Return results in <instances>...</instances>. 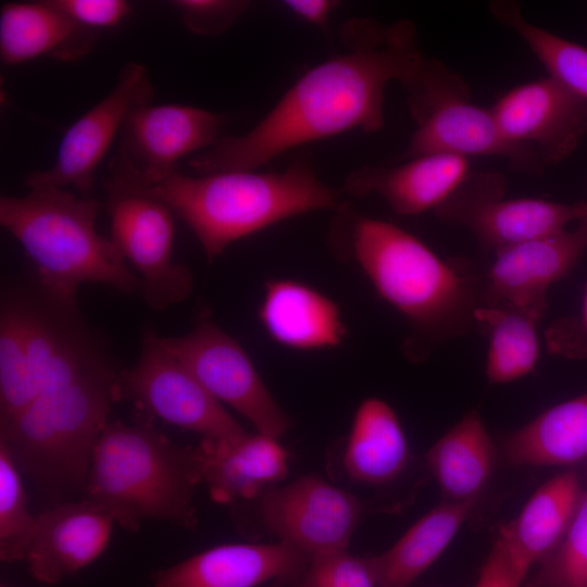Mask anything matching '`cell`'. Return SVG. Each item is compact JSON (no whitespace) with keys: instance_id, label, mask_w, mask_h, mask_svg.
I'll list each match as a JSON object with an SVG mask.
<instances>
[{"instance_id":"cell-1","label":"cell","mask_w":587,"mask_h":587,"mask_svg":"<svg viewBox=\"0 0 587 587\" xmlns=\"http://www.w3.org/2000/svg\"><path fill=\"white\" fill-rule=\"evenodd\" d=\"M355 47L304 73L248 133L221 137L189 160L200 174L253 171L295 147L344 132H377L384 126L385 90L405 86L424 55L415 25L388 28L362 23Z\"/></svg>"},{"instance_id":"cell-2","label":"cell","mask_w":587,"mask_h":587,"mask_svg":"<svg viewBox=\"0 0 587 587\" xmlns=\"http://www.w3.org/2000/svg\"><path fill=\"white\" fill-rule=\"evenodd\" d=\"M335 253L354 262L377 294L407 320L405 353L423 359L438 342L476 326L483 283L466 266L441 259L405 229L338 207Z\"/></svg>"},{"instance_id":"cell-3","label":"cell","mask_w":587,"mask_h":587,"mask_svg":"<svg viewBox=\"0 0 587 587\" xmlns=\"http://www.w3.org/2000/svg\"><path fill=\"white\" fill-rule=\"evenodd\" d=\"M109 179L166 204L198 238L209 262L233 242L283 220L339 207L338 192L301 160L275 173L237 170L189 176L176 172L148 187Z\"/></svg>"},{"instance_id":"cell-4","label":"cell","mask_w":587,"mask_h":587,"mask_svg":"<svg viewBox=\"0 0 587 587\" xmlns=\"http://www.w3.org/2000/svg\"><path fill=\"white\" fill-rule=\"evenodd\" d=\"M113 361L76 302L5 287L0 307V425L37 397Z\"/></svg>"},{"instance_id":"cell-5","label":"cell","mask_w":587,"mask_h":587,"mask_svg":"<svg viewBox=\"0 0 587 587\" xmlns=\"http://www.w3.org/2000/svg\"><path fill=\"white\" fill-rule=\"evenodd\" d=\"M199 483L196 448L175 445L148 422L114 421L96 442L85 486L88 500L137 532L146 520L193 528Z\"/></svg>"},{"instance_id":"cell-6","label":"cell","mask_w":587,"mask_h":587,"mask_svg":"<svg viewBox=\"0 0 587 587\" xmlns=\"http://www.w3.org/2000/svg\"><path fill=\"white\" fill-rule=\"evenodd\" d=\"M101 204L61 188H35L24 197L0 199V224L23 247L50 295L76 302L78 287L102 284L140 294L141 280L111 238L96 223Z\"/></svg>"},{"instance_id":"cell-7","label":"cell","mask_w":587,"mask_h":587,"mask_svg":"<svg viewBox=\"0 0 587 587\" xmlns=\"http://www.w3.org/2000/svg\"><path fill=\"white\" fill-rule=\"evenodd\" d=\"M114 361L40 395L0 425V444L18 471L50 494L86 485L92 452L120 398Z\"/></svg>"},{"instance_id":"cell-8","label":"cell","mask_w":587,"mask_h":587,"mask_svg":"<svg viewBox=\"0 0 587 587\" xmlns=\"http://www.w3.org/2000/svg\"><path fill=\"white\" fill-rule=\"evenodd\" d=\"M403 89L416 123L405 159L429 153L494 155L507 159L512 170L542 173L537 152L507 139L490 109L473 104L465 82L437 59L425 57Z\"/></svg>"},{"instance_id":"cell-9","label":"cell","mask_w":587,"mask_h":587,"mask_svg":"<svg viewBox=\"0 0 587 587\" xmlns=\"http://www.w3.org/2000/svg\"><path fill=\"white\" fill-rule=\"evenodd\" d=\"M160 340L216 400L240 413L259 433L278 438L290 428V419L247 352L209 315L202 313L187 334L160 336Z\"/></svg>"},{"instance_id":"cell-10","label":"cell","mask_w":587,"mask_h":587,"mask_svg":"<svg viewBox=\"0 0 587 587\" xmlns=\"http://www.w3.org/2000/svg\"><path fill=\"white\" fill-rule=\"evenodd\" d=\"M111 239L141 280L140 296L155 311L184 301L191 292L189 268L173 262V212L162 201L107 179Z\"/></svg>"},{"instance_id":"cell-11","label":"cell","mask_w":587,"mask_h":587,"mask_svg":"<svg viewBox=\"0 0 587 587\" xmlns=\"http://www.w3.org/2000/svg\"><path fill=\"white\" fill-rule=\"evenodd\" d=\"M224 124L222 114L197 107H136L121 128L110 178L134 187L157 185L178 172L180 159L215 143Z\"/></svg>"},{"instance_id":"cell-12","label":"cell","mask_w":587,"mask_h":587,"mask_svg":"<svg viewBox=\"0 0 587 587\" xmlns=\"http://www.w3.org/2000/svg\"><path fill=\"white\" fill-rule=\"evenodd\" d=\"M118 395L151 415L203 437H237L247 433L195 375L165 350L150 326L142 332L137 363L121 371Z\"/></svg>"},{"instance_id":"cell-13","label":"cell","mask_w":587,"mask_h":587,"mask_svg":"<svg viewBox=\"0 0 587 587\" xmlns=\"http://www.w3.org/2000/svg\"><path fill=\"white\" fill-rule=\"evenodd\" d=\"M505 179L497 172L470 177L438 209L437 216L467 227L495 253L555 234L587 215V202L562 203L535 198L505 199Z\"/></svg>"},{"instance_id":"cell-14","label":"cell","mask_w":587,"mask_h":587,"mask_svg":"<svg viewBox=\"0 0 587 587\" xmlns=\"http://www.w3.org/2000/svg\"><path fill=\"white\" fill-rule=\"evenodd\" d=\"M152 97L146 67L137 62L125 64L110 93L67 128L54 164L29 173L25 184L30 189L73 186L83 197H89L96 171L125 118L134 108L150 103Z\"/></svg>"},{"instance_id":"cell-15","label":"cell","mask_w":587,"mask_h":587,"mask_svg":"<svg viewBox=\"0 0 587 587\" xmlns=\"http://www.w3.org/2000/svg\"><path fill=\"white\" fill-rule=\"evenodd\" d=\"M259 511L270 533L310 559L346 550L362 512L354 496L315 476L268 487Z\"/></svg>"},{"instance_id":"cell-16","label":"cell","mask_w":587,"mask_h":587,"mask_svg":"<svg viewBox=\"0 0 587 587\" xmlns=\"http://www.w3.org/2000/svg\"><path fill=\"white\" fill-rule=\"evenodd\" d=\"M587 251V226L566 229L498 251L482 290V304L504 305L541 320L549 287L564 278Z\"/></svg>"},{"instance_id":"cell-17","label":"cell","mask_w":587,"mask_h":587,"mask_svg":"<svg viewBox=\"0 0 587 587\" xmlns=\"http://www.w3.org/2000/svg\"><path fill=\"white\" fill-rule=\"evenodd\" d=\"M503 136L544 165L564 160L587 134V100L550 78L520 85L489 108Z\"/></svg>"},{"instance_id":"cell-18","label":"cell","mask_w":587,"mask_h":587,"mask_svg":"<svg viewBox=\"0 0 587 587\" xmlns=\"http://www.w3.org/2000/svg\"><path fill=\"white\" fill-rule=\"evenodd\" d=\"M113 523L104 509L87 498L38 515L26 558L34 578L54 585L92 563L107 548Z\"/></svg>"},{"instance_id":"cell-19","label":"cell","mask_w":587,"mask_h":587,"mask_svg":"<svg viewBox=\"0 0 587 587\" xmlns=\"http://www.w3.org/2000/svg\"><path fill=\"white\" fill-rule=\"evenodd\" d=\"M309 560L283 541L222 545L159 572L153 587H255L273 578L299 576Z\"/></svg>"},{"instance_id":"cell-20","label":"cell","mask_w":587,"mask_h":587,"mask_svg":"<svg viewBox=\"0 0 587 587\" xmlns=\"http://www.w3.org/2000/svg\"><path fill=\"white\" fill-rule=\"evenodd\" d=\"M467 158L429 153L394 167L363 166L345 182L357 197L378 195L400 215H416L442 205L470 177Z\"/></svg>"},{"instance_id":"cell-21","label":"cell","mask_w":587,"mask_h":587,"mask_svg":"<svg viewBox=\"0 0 587 587\" xmlns=\"http://www.w3.org/2000/svg\"><path fill=\"white\" fill-rule=\"evenodd\" d=\"M277 438L262 433L237 437H203L196 447L201 482L218 503L260 496L285 478L287 453Z\"/></svg>"},{"instance_id":"cell-22","label":"cell","mask_w":587,"mask_h":587,"mask_svg":"<svg viewBox=\"0 0 587 587\" xmlns=\"http://www.w3.org/2000/svg\"><path fill=\"white\" fill-rule=\"evenodd\" d=\"M259 317L270 337L292 349L334 348L347 335L338 304L296 280H268Z\"/></svg>"},{"instance_id":"cell-23","label":"cell","mask_w":587,"mask_h":587,"mask_svg":"<svg viewBox=\"0 0 587 587\" xmlns=\"http://www.w3.org/2000/svg\"><path fill=\"white\" fill-rule=\"evenodd\" d=\"M582 494L574 471L558 474L533 494L516 519L500 527L498 538L523 578L558 548Z\"/></svg>"},{"instance_id":"cell-24","label":"cell","mask_w":587,"mask_h":587,"mask_svg":"<svg viewBox=\"0 0 587 587\" xmlns=\"http://www.w3.org/2000/svg\"><path fill=\"white\" fill-rule=\"evenodd\" d=\"M98 33L74 22L50 0L5 3L0 12V57L15 65L43 55L63 61L82 58Z\"/></svg>"},{"instance_id":"cell-25","label":"cell","mask_w":587,"mask_h":587,"mask_svg":"<svg viewBox=\"0 0 587 587\" xmlns=\"http://www.w3.org/2000/svg\"><path fill=\"white\" fill-rule=\"evenodd\" d=\"M425 459L447 501H477L496 465V450L478 411L465 414Z\"/></svg>"},{"instance_id":"cell-26","label":"cell","mask_w":587,"mask_h":587,"mask_svg":"<svg viewBox=\"0 0 587 587\" xmlns=\"http://www.w3.org/2000/svg\"><path fill=\"white\" fill-rule=\"evenodd\" d=\"M409 446L389 404L369 398L358 408L345 452L349 476L367 484L395 479L409 461Z\"/></svg>"},{"instance_id":"cell-27","label":"cell","mask_w":587,"mask_h":587,"mask_svg":"<svg viewBox=\"0 0 587 587\" xmlns=\"http://www.w3.org/2000/svg\"><path fill=\"white\" fill-rule=\"evenodd\" d=\"M514 465H562L587 457V394L557 404L503 442Z\"/></svg>"},{"instance_id":"cell-28","label":"cell","mask_w":587,"mask_h":587,"mask_svg":"<svg viewBox=\"0 0 587 587\" xmlns=\"http://www.w3.org/2000/svg\"><path fill=\"white\" fill-rule=\"evenodd\" d=\"M476 501H445L420 519L389 550L372 557L379 587H409L451 542Z\"/></svg>"},{"instance_id":"cell-29","label":"cell","mask_w":587,"mask_h":587,"mask_svg":"<svg viewBox=\"0 0 587 587\" xmlns=\"http://www.w3.org/2000/svg\"><path fill=\"white\" fill-rule=\"evenodd\" d=\"M474 320L488 338L486 376L490 384L510 383L535 370L539 319L510 307L480 304Z\"/></svg>"},{"instance_id":"cell-30","label":"cell","mask_w":587,"mask_h":587,"mask_svg":"<svg viewBox=\"0 0 587 587\" xmlns=\"http://www.w3.org/2000/svg\"><path fill=\"white\" fill-rule=\"evenodd\" d=\"M489 10L498 22L525 41L550 78L587 100V47L528 22L514 1H492Z\"/></svg>"},{"instance_id":"cell-31","label":"cell","mask_w":587,"mask_h":587,"mask_svg":"<svg viewBox=\"0 0 587 587\" xmlns=\"http://www.w3.org/2000/svg\"><path fill=\"white\" fill-rule=\"evenodd\" d=\"M37 530V516L27 508L20 471L0 444V558L12 563L26 560Z\"/></svg>"},{"instance_id":"cell-32","label":"cell","mask_w":587,"mask_h":587,"mask_svg":"<svg viewBox=\"0 0 587 587\" xmlns=\"http://www.w3.org/2000/svg\"><path fill=\"white\" fill-rule=\"evenodd\" d=\"M528 587H587V490L558 548L542 561Z\"/></svg>"},{"instance_id":"cell-33","label":"cell","mask_w":587,"mask_h":587,"mask_svg":"<svg viewBox=\"0 0 587 587\" xmlns=\"http://www.w3.org/2000/svg\"><path fill=\"white\" fill-rule=\"evenodd\" d=\"M299 587H379L372 557L346 550L311 558Z\"/></svg>"},{"instance_id":"cell-34","label":"cell","mask_w":587,"mask_h":587,"mask_svg":"<svg viewBox=\"0 0 587 587\" xmlns=\"http://www.w3.org/2000/svg\"><path fill=\"white\" fill-rule=\"evenodd\" d=\"M171 4L189 30L203 36L225 32L249 5L238 0H176Z\"/></svg>"},{"instance_id":"cell-35","label":"cell","mask_w":587,"mask_h":587,"mask_svg":"<svg viewBox=\"0 0 587 587\" xmlns=\"http://www.w3.org/2000/svg\"><path fill=\"white\" fill-rule=\"evenodd\" d=\"M50 2L88 29L114 27L130 13V5L123 0H50Z\"/></svg>"},{"instance_id":"cell-36","label":"cell","mask_w":587,"mask_h":587,"mask_svg":"<svg viewBox=\"0 0 587 587\" xmlns=\"http://www.w3.org/2000/svg\"><path fill=\"white\" fill-rule=\"evenodd\" d=\"M523 580L498 538L474 587H521Z\"/></svg>"},{"instance_id":"cell-37","label":"cell","mask_w":587,"mask_h":587,"mask_svg":"<svg viewBox=\"0 0 587 587\" xmlns=\"http://www.w3.org/2000/svg\"><path fill=\"white\" fill-rule=\"evenodd\" d=\"M284 3L300 20L320 28H326L332 12L339 5L332 0H288Z\"/></svg>"},{"instance_id":"cell-38","label":"cell","mask_w":587,"mask_h":587,"mask_svg":"<svg viewBox=\"0 0 587 587\" xmlns=\"http://www.w3.org/2000/svg\"><path fill=\"white\" fill-rule=\"evenodd\" d=\"M579 326L582 327V332L587 335V288L583 297Z\"/></svg>"},{"instance_id":"cell-39","label":"cell","mask_w":587,"mask_h":587,"mask_svg":"<svg viewBox=\"0 0 587 587\" xmlns=\"http://www.w3.org/2000/svg\"><path fill=\"white\" fill-rule=\"evenodd\" d=\"M580 221L584 222L587 225V215L585 217H583Z\"/></svg>"}]
</instances>
